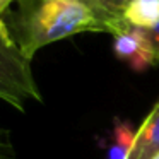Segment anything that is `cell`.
Returning a JSON list of instances; mask_svg holds the SVG:
<instances>
[{
    "label": "cell",
    "instance_id": "cell-1",
    "mask_svg": "<svg viewBox=\"0 0 159 159\" xmlns=\"http://www.w3.org/2000/svg\"><path fill=\"white\" fill-rule=\"evenodd\" d=\"M17 12H7L14 41L26 58L39 48L79 33H108L104 22L77 0H17Z\"/></svg>",
    "mask_w": 159,
    "mask_h": 159
},
{
    "label": "cell",
    "instance_id": "cell-2",
    "mask_svg": "<svg viewBox=\"0 0 159 159\" xmlns=\"http://www.w3.org/2000/svg\"><path fill=\"white\" fill-rule=\"evenodd\" d=\"M0 99L24 111L26 101L41 103L43 96L34 80L31 60L26 58L14 41L5 21L0 16Z\"/></svg>",
    "mask_w": 159,
    "mask_h": 159
},
{
    "label": "cell",
    "instance_id": "cell-3",
    "mask_svg": "<svg viewBox=\"0 0 159 159\" xmlns=\"http://www.w3.org/2000/svg\"><path fill=\"white\" fill-rule=\"evenodd\" d=\"M113 52L120 60L128 63L132 70L142 72L147 67L156 65L151 43L144 31L137 28H128L127 31L113 36Z\"/></svg>",
    "mask_w": 159,
    "mask_h": 159
},
{
    "label": "cell",
    "instance_id": "cell-4",
    "mask_svg": "<svg viewBox=\"0 0 159 159\" xmlns=\"http://www.w3.org/2000/svg\"><path fill=\"white\" fill-rule=\"evenodd\" d=\"M159 154V101L154 104L139 130L130 159H154Z\"/></svg>",
    "mask_w": 159,
    "mask_h": 159
},
{
    "label": "cell",
    "instance_id": "cell-5",
    "mask_svg": "<svg viewBox=\"0 0 159 159\" xmlns=\"http://www.w3.org/2000/svg\"><path fill=\"white\" fill-rule=\"evenodd\" d=\"M123 19L130 28L152 29L159 24V0H128Z\"/></svg>",
    "mask_w": 159,
    "mask_h": 159
},
{
    "label": "cell",
    "instance_id": "cell-6",
    "mask_svg": "<svg viewBox=\"0 0 159 159\" xmlns=\"http://www.w3.org/2000/svg\"><path fill=\"white\" fill-rule=\"evenodd\" d=\"M135 145V132L128 123L116 121L113 134V144L108 151V159H130Z\"/></svg>",
    "mask_w": 159,
    "mask_h": 159
},
{
    "label": "cell",
    "instance_id": "cell-7",
    "mask_svg": "<svg viewBox=\"0 0 159 159\" xmlns=\"http://www.w3.org/2000/svg\"><path fill=\"white\" fill-rule=\"evenodd\" d=\"M77 2L87 5V7L104 22V26L108 28V33H110V34H113V36L120 34V33L127 31V29L130 28L125 19H120V17H116V16L111 14L110 9L106 7V4H104V0H77Z\"/></svg>",
    "mask_w": 159,
    "mask_h": 159
},
{
    "label": "cell",
    "instance_id": "cell-8",
    "mask_svg": "<svg viewBox=\"0 0 159 159\" xmlns=\"http://www.w3.org/2000/svg\"><path fill=\"white\" fill-rule=\"evenodd\" d=\"M0 159H17L11 130L5 127H0Z\"/></svg>",
    "mask_w": 159,
    "mask_h": 159
},
{
    "label": "cell",
    "instance_id": "cell-9",
    "mask_svg": "<svg viewBox=\"0 0 159 159\" xmlns=\"http://www.w3.org/2000/svg\"><path fill=\"white\" fill-rule=\"evenodd\" d=\"M142 31H144L145 38L151 43L152 53H154V62L159 63V24L154 26L152 29H142Z\"/></svg>",
    "mask_w": 159,
    "mask_h": 159
},
{
    "label": "cell",
    "instance_id": "cell-10",
    "mask_svg": "<svg viewBox=\"0 0 159 159\" xmlns=\"http://www.w3.org/2000/svg\"><path fill=\"white\" fill-rule=\"evenodd\" d=\"M127 2L128 0H104V4L110 9V12L120 19H123V9L127 5Z\"/></svg>",
    "mask_w": 159,
    "mask_h": 159
},
{
    "label": "cell",
    "instance_id": "cell-11",
    "mask_svg": "<svg viewBox=\"0 0 159 159\" xmlns=\"http://www.w3.org/2000/svg\"><path fill=\"white\" fill-rule=\"evenodd\" d=\"M12 2H14V0H0V16H2V14H5V12H7L9 5H11Z\"/></svg>",
    "mask_w": 159,
    "mask_h": 159
},
{
    "label": "cell",
    "instance_id": "cell-12",
    "mask_svg": "<svg viewBox=\"0 0 159 159\" xmlns=\"http://www.w3.org/2000/svg\"><path fill=\"white\" fill-rule=\"evenodd\" d=\"M154 159H159V154H157V156H156V157H154Z\"/></svg>",
    "mask_w": 159,
    "mask_h": 159
}]
</instances>
